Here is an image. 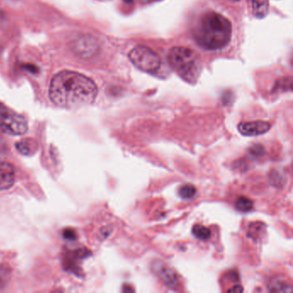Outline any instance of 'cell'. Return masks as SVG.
Listing matches in <instances>:
<instances>
[{
  "label": "cell",
  "mask_w": 293,
  "mask_h": 293,
  "mask_svg": "<svg viewBox=\"0 0 293 293\" xmlns=\"http://www.w3.org/2000/svg\"><path fill=\"white\" fill-rule=\"evenodd\" d=\"M233 1H238V0H233Z\"/></svg>",
  "instance_id": "obj_22"
},
{
  "label": "cell",
  "mask_w": 293,
  "mask_h": 293,
  "mask_svg": "<svg viewBox=\"0 0 293 293\" xmlns=\"http://www.w3.org/2000/svg\"><path fill=\"white\" fill-rule=\"evenodd\" d=\"M231 24L218 12H208L199 17L194 30V37L201 48L207 50L224 49L231 38Z\"/></svg>",
  "instance_id": "obj_2"
},
{
  "label": "cell",
  "mask_w": 293,
  "mask_h": 293,
  "mask_svg": "<svg viewBox=\"0 0 293 293\" xmlns=\"http://www.w3.org/2000/svg\"><path fill=\"white\" fill-rule=\"evenodd\" d=\"M271 124L265 120H255L242 122L238 126V131L244 136H258L270 130Z\"/></svg>",
  "instance_id": "obj_8"
},
{
  "label": "cell",
  "mask_w": 293,
  "mask_h": 293,
  "mask_svg": "<svg viewBox=\"0 0 293 293\" xmlns=\"http://www.w3.org/2000/svg\"><path fill=\"white\" fill-rule=\"evenodd\" d=\"M152 270L155 275L161 279L163 283L169 288H177L178 286V277L173 268L162 261H155L152 265Z\"/></svg>",
  "instance_id": "obj_7"
},
{
  "label": "cell",
  "mask_w": 293,
  "mask_h": 293,
  "mask_svg": "<svg viewBox=\"0 0 293 293\" xmlns=\"http://www.w3.org/2000/svg\"><path fill=\"white\" fill-rule=\"evenodd\" d=\"M168 60L174 71L188 83H195L202 72L200 58L194 50L188 48H172L168 53Z\"/></svg>",
  "instance_id": "obj_3"
},
{
  "label": "cell",
  "mask_w": 293,
  "mask_h": 293,
  "mask_svg": "<svg viewBox=\"0 0 293 293\" xmlns=\"http://www.w3.org/2000/svg\"><path fill=\"white\" fill-rule=\"evenodd\" d=\"M16 147L21 154L24 156H31L36 152L38 144L34 139L25 138L18 141L16 145Z\"/></svg>",
  "instance_id": "obj_10"
},
{
  "label": "cell",
  "mask_w": 293,
  "mask_h": 293,
  "mask_svg": "<svg viewBox=\"0 0 293 293\" xmlns=\"http://www.w3.org/2000/svg\"><path fill=\"white\" fill-rule=\"evenodd\" d=\"M268 288L272 293H291L293 291L291 286L280 280H272Z\"/></svg>",
  "instance_id": "obj_14"
},
{
  "label": "cell",
  "mask_w": 293,
  "mask_h": 293,
  "mask_svg": "<svg viewBox=\"0 0 293 293\" xmlns=\"http://www.w3.org/2000/svg\"><path fill=\"white\" fill-rule=\"evenodd\" d=\"M25 68H26L27 71L34 72V73H35V72H37L38 70L37 67H36L35 65L31 64L26 65H25Z\"/></svg>",
  "instance_id": "obj_19"
},
{
  "label": "cell",
  "mask_w": 293,
  "mask_h": 293,
  "mask_svg": "<svg viewBox=\"0 0 293 293\" xmlns=\"http://www.w3.org/2000/svg\"><path fill=\"white\" fill-rule=\"evenodd\" d=\"M125 3H128V4H132V2H133V0H123Z\"/></svg>",
  "instance_id": "obj_21"
},
{
  "label": "cell",
  "mask_w": 293,
  "mask_h": 293,
  "mask_svg": "<svg viewBox=\"0 0 293 293\" xmlns=\"http://www.w3.org/2000/svg\"><path fill=\"white\" fill-rule=\"evenodd\" d=\"M269 11L268 0H252V12L257 18H263Z\"/></svg>",
  "instance_id": "obj_11"
},
{
  "label": "cell",
  "mask_w": 293,
  "mask_h": 293,
  "mask_svg": "<svg viewBox=\"0 0 293 293\" xmlns=\"http://www.w3.org/2000/svg\"><path fill=\"white\" fill-rule=\"evenodd\" d=\"M250 154L255 158H259L264 154V148L260 145H256L250 149Z\"/></svg>",
  "instance_id": "obj_16"
},
{
  "label": "cell",
  "mask_w": 293,
  "mask_h": 293,
  "mask_svg": "<svg viewBox=\"0 0 293 293\" xmlns=\"http://www.w3.org/2000/svg\"><path fill=\"white\" fill-rule=\"evenodd\" d=\"M235 207L240 212H249L254 207V202L252 199L245 196H240L237 198L235 202Z\"/></svg>",
  "instance_id": "obj_13"
},
{
  "label": "cell",
  "mask_w": 293,
  "mask_h": 293,
  "mask_svg": "<svg viewBox=\"0 0 293 293\" xmlns=\"http://www.w3.org/2000/svg\"><path fill=\"white\" fill-rule=\"evenodd\" d=\"M129 60L139 70L148 73H155L161 66V60L152 49L138 46L128 54Z\"/></svg>",
  "instance_id": "obj_4"
},
{
  "label": "cell",
  "mask_w": 293,
  "mask_h": 293,
  "mask_svg": "<svg viewBox=\"0 0 293 293\" xmlns=\"http://www.w3.org/2000/svg\"><path fill=\"white\" fill-rule=\"evenodd\" d=\"M63 236L65 239L68 240H75L77 239V233L75 230L72 228H67L63 230Z\"/></svg>",
  "instance_id": "obj_17"
},
{
  "label": "cell",
  "mask_w": 293,
  "mask_h": 293,
  "mask_svg": "<svg viewBox=\"0 0 293 293\" xmlns=\"http://www.w3.org/2000/svg\"><path fill=\"white\" fill-rule=\"evenodd\" d=\"M70 48L77 56L83 59L94 57L100 49L97 38L90 34H83L75 38L70 44Z\"/></svg>",
  "instance_id": "obj_6"
},
{
  "label": "cell",
  "mask_w": 293,
  "mask_h": 293,
  "mask_svg": "<svg viewBox=\"0 0 293 293\" xmlns=\"http://www.w3.org/2000/svg\"><path fill=\"white\" fill-rule=\"evenodd\" d=\"M15 182V169L9 163H0V191L12 188Z\"/></svg>",
  "instance_id": "obj_9"
},
{
  "label": "cell",
  "mask_w": 293,
  "mask_h": 293,
  "mask_svg": "<svg viewBox=\"0 0 293 293\" xmlns=\"http://www.w3.org/2000/svg\"><path fill=\"white\" fill-rule=\"evenodd\" d=\"M229 293H243L244 292V288L241 286H235L233 288L228 290Z\"/></svg>",
  "instance_id": "obj_18"
},
{
  "label": "cell",
  "mask_w": 293,
  "mask_h": 293,
  "mask_svg": "<svg viewBox=\"0 0 293 293\" xmlns=\"http://www.w3.org/2000/svg\"><path fill=\"white\" fill-rule=\"evenodd\" d=\"M0 130L10 135H22L28 131V123L23 115L0 102Z\"/></svg>",
  "instance_id": "obj_5"
},
{
  "label": "cell",
  "mask_w": 293,
  "mask_h": 293,
  "mask_svg": "<svg viewBox=\"0 0 293 293\" xmlns=\"http://www.w3.org/2000/svg\"><path fill=\"white\" fill-rule=\"evenodd\" d=\"M142 4H148V3H150V2H153V1H157V0H139Z\"/></svg>",
  "instance_id": "obj_20"
},
{
  "label": "cell",
  "mask_w": 293,
  "mask_h": 293,
  "mask_svg": "<svg viewBox=\"0 0 293 293\" xmlns=\"http://www.w3.org/2000/svg\"><path fill=\"white\" fill-rule=\"evenodd\" d=\"M196 195V188L191 184H185L179 188V195L183 199H190Z\"/></svg>",
  "instance_id": "obj_15"
},
{
  "label": "cell",
  "mask_w": 293,
  "mask_h": 293,
  "mask_svg": "<svg viewBox=\"0 0 293 293\" xmlns=\"http://www.w3.org/2000/svg\"><path fill=\"white\" fill-rule=\"evenodd\" d=\"M192 232L196 238L202 241L208 240L212 235L210 229L206 226H200V225H195L194 226Z\"/></svg>",
  "instance_id": "obj_12"
},
{
  "label": "cell",
  "mask_w": 293,
  "mask_h": 293,
  "mask_svg": "<svg viewBox=\"0 0 293 293\" xmlns=\"http://www.w3.org/2000/svg\"><path fill=\"white\" fill-rule=\"evenodd\" d=\"M98 96L94 81L79 72L62 71L53 77L49 86V98L60 108L77 109L89 105Z\"/></svg>",
  "instance_id": "obj_1"
}]
</instances>
